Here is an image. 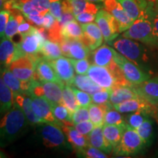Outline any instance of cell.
Masks as SVG:
<instances>
[{
    "label": "cell",
    "mask_w": 158,
    "mask_h": 158,
    "mask_svg": "<svg viewBox=\"0 0 158 158\" xmlns=\"http://www.w3.org/2000/svg\"><path fill=\"white\" fill-rule=\"evenodd\" d=\"M27 119L23 110L14 102L0 119V147L9 145L21 135L27 129Z\"/></svg>",
    "instance_id": "1"
},
{
    "label": "cell",
    "mask_w": 158,
    "mask_h": 158,
    "mask_svg": "<svg viewBox=\"0 0 158 158\" xmlns=\"http://www.w3.org/2000/svg\"><path fill=\"white\" fill-rule=\"evenodd\" d=\"M48 40V31L43 27H33L29 33L22 36L21 41L16 43L14 61L27 55H35L40 52L45 41Z\"/></svg>",
    "instance_id": "2"
},
{
    "label": "cell",
    "mask_w": 158,
    "mask_h": 158,
    "mask_svg": "<svg viewBox=\"0 0 158 158\" xmlns=\"http://www.w3.org/2000/svg\"><path fill=\"white\" fill-rule=\"evenodd\" d=\"M122 37L135 40L148 46H158V40L154 34L151 21L143 13H141L129 29L124 31Z\"/></svg>",
    "instance_id": "3"
},
{
    "label": "cell",
    "mask_w": 158,
    "mask_h": 158,
    "mask_svg": "<svg viewBox=\"0 0 158 158\" xmlns=\"http://www.w3.org/2000/svg\"><path fill=\"white\" fill-rule=\"evenodd\" d=\"M118 53L135 63L140 68L149 60L148 51L146 45L135 40L122 37L112 43Z\"/></svg>",
    "instance_id": "4"
},
{
    "label": "cell",
    "mask_w": 158,
    "mask_h": 158,
    "mask_svg": "<svg viewBox=\"0 0 158 158\" xmlns=\"http://www.w3.org/2000/svg\"><path fill=\"white\" fill-rule=\"evenodd\" d=\"M145 147L137 131L126 124L121 141L113 151L115 155L128 156L139 153Z\"/></svg>",
    "instance_id": "5"
},
{
    "label": "cell",
    "mask_w": 158,
    "mask_h": 158,
    "mask_svg": "<svg viewBox=\"0 0 158 158\" xmlns=\"http://www.w3.org/2000/svg\"><path fill=\"white\" fill-rule=\"evenodd\" d=\"M114 59L122 70L125 78L130 84H140L150 78L149 73L117 51L115 52Z\"/></svg>",
    "instance_id": "6"
},
{
    "label": "cell",
    "mask_w": 158,
    "mask_h": 158,
    "mask_svg": "<svg viewBox=\"0 0 158 158\" xmlns=\"http://www.w3.org/2000/svg\"><path fill=\"white\" fill-rule=\"evenodd\" d=\"M40 52L35 55H27L17 59L10 64L9 69L22 81H29L33 79L35 71V62Z\"/></svg>",
    "instance_id": "7"
},
{
    "label": "cell",
    "mask_w": 158,
    "mask_h": 158,
    "mask_svg": "<svg viewBox=\"0 0 158 158\" xmlns=\"http://www.w3.org/2000/svg\"><path fill=\"white\" fill-rule=\"evenodd\" d=\"M95 21L106 42H112L119 35L118 22L115 18L105 9L100 10L97 13Z\"/></svg>",
    "instance_id": "8"
},
{
    "label": "cell",
    "mask_w": 158,
    "mask_h": 158,
    "mask_svg": "<svg viewBox=\"0 0 158 158\" xmlns=\"http://www.w3.org/2000/svg\"><path fill=\"white\" fill-rule=\"evenodd\" d=\"M60 126L45 123L40 130L43 144L48 148H59L66 146L64 132Z\"/></svg>",
    "instance_id": "9"
},
{
    "label": "cell",
    "mask_w": 158,
    "mask_h": 158,
    "mask_svg": "<svg viewBox=\"0 0 158 158\" xmlns=\"http://www.w3.org/2000/svg\"><path fill=\"white\" fill-rule=\"evenodd\" d=\"M87 76L97 84L104 89H113L118 86L117 79L111 70L106 67L97 64L90 65Z\"/></svg>",
    "instance_id": "10"
},
{
    "label": "cell",
    "mask_w": 158,
    "mask_h": 158,
    "mask_svg": "<svg viewBox=\"0 0 158 158\" xmlns=\"http://www.w3.org/2000/svg\"><path fill=\"white\" fill-rule=\"evenodd\" d=\"M103 6L104 9L115 18L118 22L120 33L127 30L133 24L134 21L130 19L117 0H104Z\"/></svg>",
    "instance_id": "11"
},
{
    "label": "cell",
    "mask_w": 158,
    "mask_h": 158,
    "mask_svg": "<svg viewBox=\"0 0 158 158\" xmlns=\"http://www.w3.org/2000/svg\"><path fill=\"white\" fill-rule=\"evenodd\" d=\"M33 79L39 81H51L56 82L62 85H65L55 72L50 63L45 59L43 55H40L35 62V71Z\"/></svg>",
    "instance_id": "12"
},
{
    "label": "cell",
    "mask_w": 158,
    "mask_h": 158,
    "mask_svg": "<svg viewBox=\"0 0 158 158\" xmlns=\"http://www.w3.org/2000/svg\"><path fill=\"white\" fill-rule=\"evenodd\" d=\"M52 68L62 81L64 84L72 86L75 77L74 67L70 59L61 56L54 60L48 61Z\"/></svg>",
    "instance_id": "13"
},
{
    "label": "cell",
    "mask_w": 158,
    "mask_h": 158,
    "mask_svg": "<svg viewBox=\"0 0 158 158\" xmlns=\"http://www.w3.org/2000/svg\"><path fill=\"white\" fill-rule=\"evenodd\" d=\"M138 95L153 106H158V77L148 79L140 84L133 85Z\"/></svg>",
    "instance_id": "14"
},
{
    "label": "cell",
    "mask_w": 158,
    "mask_h": 158,
    "mask_svg": "<svg viewBox=\"0 0 158 158\" xmlns=\"http://www.w3.org/2000/svg\"><path fill=\"white\" fill-rule=\"evenodd\" d=\"M31 107L35 114L41 118L45 123L59 125L51 110V105L44 97L31 96Z\"/></svg>",
    "instance_id": "15"
},
{
    "label": "cell",
    "mask_w": 158,
    "mask_h": 158,
    "mask_svg": "<svg viewBox=\"0 0 158 158\" xmlns=\"http://www.w3.org/2000/svg\"><path fill=\"white\" fill-rule=\"evenodd\" d=\"M81 27L84 32L83 42L91 51L95 50L102 45L104 38L97 23L93 22L82 23Z\"/></svg>",
    "instance_id": "16"
},
{
    "label": "cell",
    "mask_w": 158,
    "mask_h": 158,
    "mask_svg": "<svg viewBox=\"0 0 158 158\" xmlns=\"http://www.w3.org/2000/svg\"><path fill=\"white\" fill-rule=\"evenodd\" d=\"M64 135H66L68 141L72 146L73 148L76 150V152L82 151L83 149L90 145L89 142L88 137L82 135L77 130L74 126H64L60 127Z\"/></svg>",
    "instance_id": "17"
},
{
    "label": "cell",
    "mask_w": 158,
    "mask_h": 158,
    "mask_svg": "<svg viewBox=\"0 0 158 158\" xmlns=\"http://www.w3.org/2000/svg\"><path fill=\"white\" fill-rule=\"evenodd\" d=\"M116 51L108 45H102L92 51V60L93 64L109 68L115 62L114 59Z\"/></svg>",
    "instance_id": "18"
},
{
    "label": "cell",
    "mask_w": 158,
    "mask_h": 158,
    "mask_svg": "<svg viewBox=\"0 0 158 158\" xmlns=\"http://www.w3.org/2000/svg\"><path fill=\"white\" fill-rule=\"evenodd\" d=\"M16 43L12 39L5 37L0 41V69L9 68L14 61Z\"/></svg>",
    "instance_id": "19"
},
{
    "label": "cell",
    "mask_w": 158,
    "mask_h": 158,
    "mask_svg": "<svg viewBox=\"0 0 158 158\" xmlns=\"http://www.w3.org/2000/svg\"><path fill=\"white\" fill-rule=\"evenodd\" d=\"M15 102L19 105L23 110L26 117L28 121L32 124H42L45 122L38 117L31 107V98L27 94H21L15 97L14 99Z\"/></svg>",
    "instance_id": "20"
},
{
    "label": "cell",
    "mask_w": 158,
    "mask_h": 158,
    "mask_svg": "<svg viewBox=\"0 0 158 158\" xmlns=\"http://www.w3.org/2000/svg\"><path fill=\"white\" fill-rule=\"evenodd\" d=\"M138 98L140 96L134 89L133 86H119L111 89L109 101L112 105H114Z\"/></svg>",
    "instance_id": "21"
},
{
    "label": "cell",
    "mask_w": 158,
    "mask_h": 158,
    "mask_svg": "<svg viewBox=\"0 0 158 158\" xmlns=\"http://www.w3.org/2000/svg\"><path fill=\"white\" fill-rule=\"evenodd\" d=\"M87 137L89 144L92 147L101 150L106 154H109L113 151V147L106 139L102 133V126L94 127Z\"/></svg>",
    "instance_id": "22"
},
{
    "label": "cell",
    "mask_w": 158,
    "mask_h": 158,
    "mask_svg": "<svg viewBox=\"0 0 158 158\" xmlns=\"http://www.w3.org/2000/svg\"><path fill=\"white\" fill-rule=\"evenodd\" d=\"M44 91V98L51 105L62 104V88L64 85L56 82L41 81Z\"/></svg>",
    "instance_id": "23"
},
{
    "label": "cell",
    "mask_w": 158,
    "mask_h": 158,
    "mask_svg": "<svg viewBox=\"0 0 158 158\" xmlns=\"http://www.w3.org/2000/svg\"><path fill=\"white\" fill-rule=\"evenodd\" d=\"M0 74L4 81L13 92V98L15 99L19 94H25L22 89V81L18 78L9 68L0 69Z\"/></svg>",
    "instance_id": "24"
},
{
    "label": "cell",
    "mask_w": 158,
    "mask_h": 158,
    "mask_svg": "<svg viewBox=\"0 0 158 158\" xmlns=\"http://www.w3.org/2000/svg\"><path fill=\"white\" fill-rule=\"evenodd\" d=\"M14 102L13 92L4 81L0 74V116L4 115L10 110Z\"/></svg>",
    "instance_id": "25"
},
{
    "label": "cell",
    "mask_w": 158,
    "mask_h": 158,
    "mask_svg": "<svg viewBox=\"0 0 158 158\" xmlns=\"http://www.w3.org/2000/svg\"><path fill=\"white\" fill-rule=\"evenodd\" d=\"M88 108L90 120L95 127H100V126H103L104 124V117L106 110L113 108V105L110 102L103 105L91 103Z\"/></svg>",
    "instance_id": "26"
},
{
    "label": "cell",
    "mask_w": 158,
    "mask_h": 158,
    "mask_svg": "<svg viewBox=\"0 0 158 158\" xmlns=\"http://www.w3.org/2000/svg\"><path fill=\"white\" fill-rule=\"evenodd\" d=\"M72 86H74L75 87L78 88L79 89L87 92L91 95L104 89L97 84L95 82H94L89 76L79 74L75 76Z\"/></svg>",
    "instance_id": "27"
},
{
    "label": "cell",
    "mask_w": 158,
    "mask_h": 158,
    "mask_svg": "<svg viewBox=\"0 0 158 158\" xmlns=\"http://www.w3.org/2000/svg\"><path fill=\"white\" fill-rule=\"evenodd\" d=\"M126 124L123 125L104 124L102 126V133L105 138L111 144L113 149L115 148L121 141Z\"/></svg>",
    "instance_id": "28"
},
{
    "label": "cell",
    "mask_w": 158,
    "mask_h": 158,
    "mask_svg": "<svg viewBox=\"0 0 158 158\" xmlns=\"http://www.w3.org/2000/svg\"><path fill=\"white\" fill-rule=\"evenodd\" d=\"M61 32L63 38L81 41L84 39V32L81 26L79 25L76 20L71 21L63 26Z\"/></svg>",
    "instance_id": "29"
},
{
    "label": "cell",
    "mask_w": 158,
    "mask_h": 158,
    "mask_svg": "<svg viewBox=\"0 0 158 158\" xmlns=\"http://www.w3.org/2000/svg\"><path fill=\"white\" fill-rule=\"evenodd\" d=\"M51 110H52L54 116L60 127L62 125L74 126L72 120V115L64 105H51Z\"/></svg>",
    "instance_id": "30"
},
{
    "label": "cell",
    "mask_w": 158,
    "mask_h": 158,
    "mask_svg": "<svg viewBox=\"0 0 158 158\" xmlns=\"http://www.w3.org/2000/svg\"><path fill=\"white\" fill-rule=\"evenodd\" d=\"M71 5V10L73 13L76 15L82 13H90L97 14L99 11V7L94 5L93 2H90L87 0H69Z\"/></svg>",
    "instance_id": "31"
},
{
    "label": "cell",
    "mask_w": 158,
    "mask_h": 158,
    "mask_svg": "<svg viewBox=\"0 0 158 158\" xmlns=\"http://www.w3.org/2000/svg\"><path fill=\"white\" fill-rule=\"evenodd\" d=\"M23 19H24L21 15V11L18 10L10 11V15L5 29V37L13 39L15 35L18 34L19 24L22 22Z\"/></svg>",
    "instance_id": "32"
},
{
    "label": "cell",
    "mask_w": 158,
    "mask_h": 158,
    "mask_svg": "<svg viewBox=\"0 0 158 158\" xmlns=\"http://www.w3.org/2000/svg\"><path fill=\"white\" fill-rule=\"evenodd\" d=\"M90 51L83 41L72 40L68 57L76 59H88L90 56Z\"/></svg>",
    "instance_id": "33"
},
{
    "label": "cell",
    "mask_w": 158,
    "mask_h": 158,
    "mask_svg": "<svg viewBox=\"0 0 158 158\" xmlns=\"http://www.w3.org/2000/svg\"><path fill=\"white\" fill-rule=\"evenodd\" d=\"M62 104L68 108L69 112L72 115L80 107L76 94L71 86L65 84L62 88Z\"/></svg>",
    "instance_id": "34"
},
{
    "label": "cell",
    "mask_w": 158,
    "mask_h": 158,
    "mask_svg": "<svg viewBox=\"0 0 158 158\" xmlns=\"http://www.w3.org/2000/svg\"><path fill=\"white\" fill-rule=\"evenodd\" d=\"M40 53L48 61L58 59L62 55L59 43L53 42L49 40L45 41L40 50Z\"/></svg>",
    "instance_id": "35"
},
{
    "label": "cell",
    "mask_w": 158,
    "mask_h": 158,
    "mask_svg": "<svg viewBox=\"0 0 158 158\" xmlns=\"http://www.w3.org/2000/svg\"><path fill=\"white\" fill-rule=\"evenodd\" d=\"M149 116L150 114L147 110H140L128 114L125 118V122L130 127L135 130Z\"/></svg>",
    "instance_id": "36"
},
{
    "label": "cell",
    "mask_w": 158,
    "mask_h": 158,
    "mask_svg": "<svg viewBox=\"0 0 158 158\" xmlns=\"http://www.w3.org/2000/svg\"><path fill=\"white\" fill-rule=\"evenodd\" d=\"M135 130L143 140L145 146H149L153 134L152 122L149 119V118H147L139 127L136 128Z\"/></svg>",
    "instance_id": "37"
},
{
    "label": "cell",
    "mask_w": 158,
    "mask_h": 158,
    "mask_svg": "<svg viewBox=\"0 0 158 158\" xmlns=\"http://www.w3.org/2000/svg\"><path fill=\"white\" fill-rule=\"evenodd\" d=\"M130 19L135 21L141 14V10L136 0H117Z\"/></svg>",
    "instance_id": "38"
},
{
    "label": "cell",
    "mask_w": 158,
    "mask_h": 158,
    "mask_svg": "<svg viewBox=\"0 0 158 158\" xmlns=\"http://www.w3.org/2000/svg\"><path fill=\"white\" fill-rule=\"evenodd\" d=\"M119 111L115 108H111L106 110L104 117V124H114V125H123L126 124L125 118Z\"/></svg>",
    "instance_id": "39"
},
{
    "label": "cell",
    "mask_w": 158,
    "mask_h": 158,
    "mask_svg": "<svg viewBox=\"0 0 158 158\" xmlns=\"http://www.w3.org/2000/svg\"><path fill=\"white\" fill-rule=\"evenodd\" d=\"M153 5V4L149 3L147 10H146V11L143 13L147 15L148 19L151 21L152 25L154 34H155V37H157L158 40V12L155 10Z\"/></svg>",
    "instance_id": "40"
},
{
    "label": "cell",
    "mask_w": 158,
    "mask_h": 158,
    "mask_svg": "<svg viewBox=\"0 0 158 158\" xmlns=\"http://www.w3.org/2000/svg\"><path fill=\"white\" fill-rule=\"evenodd\" d=\"M79 156L87 158H106L108 156L106 154L101 151V150L97 149V148L89 145L86 147L82 151L77 153Z\"/></svg>",
    "instance_id": "41"
},
{
    "label": "cell",
    "mask_w": 158,
    "mask_h": 158,
    "mask_svg": "<svg viewBox=\"0 0 158 158\" xmlns=\"http://www.w3.org/2000/svg\"><path fill=\"white\" fill-rule=\"evenodd\" d=\"M110 91H111V89H103L101 91H99V92L92 94L91 95L92 102L98 105L106 104L107 102H110Z\"/></svg>",
    "instance_id": "42"
},
{
    "label": "cell",
    "mask_w": 158,
    "mask_h": 158,
    "mask_svg": "<svg viewBox=\"0 0 158 158\" xmlns=\"http://www.w3.org/2000/svg\"><path fill=\"white\" fill-rule=\"evenodd\" d=\"M71 87H72L75 94H76V99L78 100L79 106H83V107H88L92 103V99L91 94L84 92V91H82L81 89L79 90L76 87H73V86H71Z\"/></svg>",
    "instance_id": "43"
},
{
    "label": "cell",
    "mask_w": 158,
    "mask_h": 158,
    "mask_svg": "<svg viewBox=\"0 0 158 158\" xmlns=\"http://www.w3.org/2000/svg\"><path fill=\"white\" fill-rule=\"evenodd\" d=\"M73 65L75 71L77 74L85 75L87 73V71L90 67V63L88 59H70Z\"/></svg>",
    "instance_id": "44"
},
{
    "label": "cell",
    "mask_w": 158,
    "mask_h": 158,
    "mask_svg": "<svg viewBox=\"0 0 158 158\" xmlns=\"http://www.w3.org/2000/svg\"><path fill=\"white\" fill-rule=\"evenodd\" d=\"M89 112L88 107H83L80 106L73 114H72V120L75 125L79 122L89 119Z\"/></svg>",
    "instance_id": "45"
},
{
    "label": "cell",
    "mask_w": 158,
    "mask_h": 158,
    "mask_svg": "<svg viewBox=\"0 0 158 158\" xmlns=\"http://www.w3.org/2000/svg\"><path fill=\"white\" fill-rule=\"evenodd\" d=\"M49 12L57 21H59L63 13L62 0H50Z\"/></svg>",
    "instance_id": "46"
},
{
    "label": "cell",
    "mask_w": 158,
    "mask_h": 158,
    "mask_svg": "<svg viewBox=\"0 0 158 158\" xmlns=\"http://www.w3.org/2000/svg\"><path fill=\"white\" fill-rule=\"evenodd\" d=\"M10 12L7 10H0V41L5 37V29L7 27Z\"/></svg>",
    "instance_id": "47"
},
{
    "label": "cell",
    "mask_w": 158,
    "mask_h": 158,
    "mask_svg": "<svg viewBox=\"0 0 158 158\" xmlns=\"http://www.w3.org/2000/svg\"><path fill=\"white\" fill-rule=\"evenodd\" d=\"M74 127L78 130L80 133H81L84 135H88L92 130L95 127L94 124L92 123V121L86 120L81 122H79L78 124H76L74 125Z\"/></svg>",
    "instance_id": "48"
},
{
    "label": "cell",
    "mask_w": 158,
    "mask_h": 158,
    "mask_svg": "<svg viewBox=\"0 0 158 158\" xmlns=\"http://www.w3.org/2000/svg\"><path fill=\"white\" fill-rule=\"evenodd\" d=\"M96 15L90 13H82L76 16V20L78 22L82 23H88L93 22L95 20Z\"/></svg>",
    "instance_id": "49"
},
{
    "label": "cell",
    "mask_w": 158,
    "mask_h": 158,
    "mask_svg": "<svg viewBox=\"0 0 158 158\" xmlns=\"http://www.w3.org/2000/svg\"><path fill=\"white\" fill-rule=\"evenodd\" d=\"M27 21L30 23L36 25L37 27H42L43 22V15H23Z\"/></svg>",
    "instance_id": "50"
},
{
    "label": "cell",
    "mask_w": 158,
    "mask_h": 158,
    "mask_svg": "<svg viewBox=\"0 0 158 158\" xmlns=\"http://www.w3.org/2000/svg\"><path fill=\"white\" fill-rule=\"evenodd\" d=\"M56 21V19L53 16L50 12L48 11L44 15H43V22L42 27L46 29H50L51 27L54 24Z\"/></svg>",
    "instance_id": "51"
},
{
    "label": "cell",
    "mask_w": 158,
    "mask_h": 158,
    "mask_svg": "<svg viewBox=\"0 0 158 158\" xmlns=\"http://www.w3.org/2000/svg\"><path fill=\"white\" fill-rule=\"evenodd\" d=\"M33 26L31 25V23L27 21H25V19L23 20V21L19 24V29H18V34L20 35L22 37L23 35H27V33H29L31 31V29H32Z\"/></svg>",
    "instance_id": "52"
},
{
    "label": "cell",
    "mask_w": 158,
    "mask_h": 158,
    "mask_svg": "<svg viewBox=\"0 0 158 158\" xmlns=\"http://www.w3.org/2000/svg\"><path fill=\"white\" fill-rule=\"evenodd\" d=\"M152 116L153 117L155 118L156 120H157V122L158 123V106H157V107L155 108V110H154L152 115Z\"/></svg>",
    "instance_id": "53"
},
{
    "label": "cell",
    "mask_w": 158,
    "mask_h": 158,
    "mask_svg": "<svg viewBox=\"0 0 158 158\" xmlns=\"http://www.w3.org/2000/svg\"><path fill=\"white\" fill-rule=\"evenodd\" d=\"M5 2L6 0H0V10L4 8V5H5Z\"/></svg>",
    "instance_id": "54"
},
{
    "label": "cell",
    "mask_w": 158,
    "mask_h": 158,
    "mask_svg": "<svg viewBox=\"0 0 158 158\" xmlns=\"http://www.w3.org/2000/svg\"><path fill=\"white\" fill-rule=\"evenodd\" d=\"M87 1L90 2L98 3V2H104V0H87Z\"/></svg>",
    "instance_id": "55"
},
{
    "label": "cell",
    "mask_w": 158,
    "mask_h": 158,
    "mask_svg": "<svg viewBox=\"0 0 158 158\" xmlns=\"http://www.w3.org/2000/svg\"><path fill=\"white\" fill-rule=\"evenodd\" d=\"M154 8H155V10H157L158 12V0L156 1V2L154 4Z\"/></svg>",
    "instance_id": "56"
},
{
    "label": "cell",
    "mask_w": 158,
    "mask_h": 158,
    "mask_svg": "<svg viewBox=\"0 0 158 158\" xmlns=\"http://www.w3.org/2000/svg\"><path fill=\"white\" fill-rule=\"evenodd\" d=\"M147 1L149 4H153L154 5V4L156 2V1H157V0H147Z\"/></svg>",
    "instance_id": "57"
},
{
    "label": "cell",
    "mask_w": 158,
    "mask_h": 158,
    "mask_svg": "<svg viewBox=\"0 0 158 158\" xmlns=\"http://www.w3.org/2000/svg\"><path fill=\"white\" fill-rule=\"evenodd\" d=\"M5 157V155H4V154L1 151H0V157Z\"/></svg>",
    "instance_id": "58"
}]
</instances>
